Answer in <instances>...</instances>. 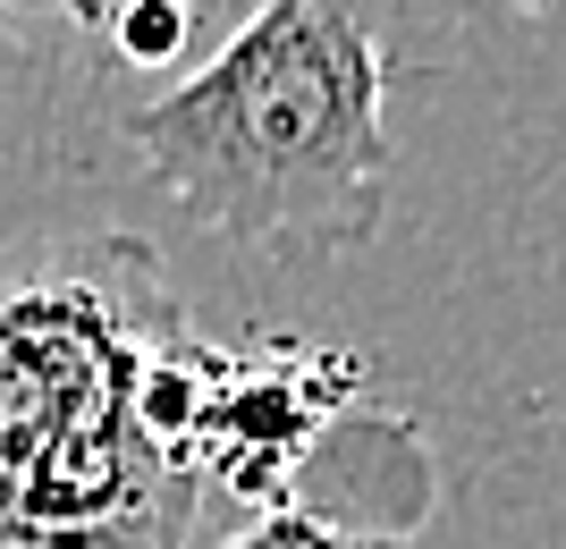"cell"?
Returning <instances> with one entry per match:
<instances>
[{
    "label": "cell",
    "mask_w": 566,
    "mask_h": 549,
    "mask_svg": "<svg viewBox=\"0 0 566 549\" xmlns=\"http://www.w3.org/2000/svg\"><path fill=\"white\" fill-rule=\"evenodd\" d=\"M195 338L144 237L0 254V549H187Z\"/></svg>",
    "instance_id": "obj_1"
},
{
    "label": "cell",
    "mask_w": 566,
    "mask_h": 549,
    "mask_svg": "<svg viewBox=\"0 0 566 549\" xmlns=\"http://www.w3.org/2000/svg\"><path fill=\"white\" fill-rule=\"evenodd\" d=\"M153 187L237 254H355L389 212V34L373 0H271L169 94L118 110Z\"/></svg>",
    "instance_id": "obj_2"
}]
</instances>
